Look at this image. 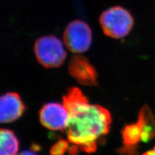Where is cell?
Instances as JSON below:
<instances>
[{"mask_svg":"<svg viewBox=\"0 0 155 155\" xmlns=\"http://www.w3.org/2000/svg\"><path fill=\"white\" fill-rule=\"evenodd\" d=\"M69 113L65 128L69 141L86 153L96 150L100 140L107 134L111 124L109 111L98 105H91L76 87L70 89L64 97Z\"/></svg>","mask_w":155,"mask_h":155,"instance_id":"1","label":"cell"},{"mask_svg":"<svg viewBox=\"0 0 155 155\" xmlns=\"http://www.w3.org/2000/svg\"><path fill=\"white\" fill-rule=\"evenodd\" d=\"M99 23L104 35L114 39L124 38L129 35L134 27L131 13L125 8L117 5L101 12Z\"/></svg>","mask_w":155,"mask_h":155,"instance_id":"2","label":"cell"},{"mask_svg":"<svg viewBox=\"0 0 155 155\" xmlns=\"http://www.w3.org/2000/svg\"><path fill=\"white\" fill-rule=\"evenodd\" d=\"M122 137L126 149H134L140 142H147L155 137V117L148 106L140 109L137 123L126 126Z\"/></svg>","mask_w":155,"mask_h":155,"instance_id":"3","label":"cell"},{"mask_svg":"<svg viewBox=\"0 0 155 155\" xmlns=\"http://www.w3.org/2000/svg\"><path fill=\"white\" fill-rule=\"evenodd\" d=\"M34 51L38 62L46 68L60 67L67 56L62 42L53 35L39 38L34 45Z\"/></svg>","mask_w":155,"mask_h":155,"instance_id":"4","label":"cell"},{"mask_svg":"<svg viewBox=\"0 0 155 155\" xmlns=\"http://www.w3.org/2000/svg\"><path fill=\"white\" fill-rule=\"evenodd\" d=\"M63 38L65 46L74 53L81 54L89 49L93 40L90 26L86 22L76 19L65 27Z\"/></svg>","mask_w":155,"mask_h":155,"instance_id":"5","label":"cell"},{"mask_svg":"<svg viewBox=\"0 0 155 155\" xmlns=\"http://www.w3.org/2000/svg\"><path fill=\"white\" fill-rule=\"evenodd\" d=\"M40 119L41 124L48 129L63 130L67 127L69 113L64 105L49 103L41 109Z\"/></svg>","mask_w":155,"mask_h":155,"instance_id":"6","label":"cell"},{"mask_svg":"<svg viewBox=\"0 0 155 155\" xmlns=\"http://www.w3.org/2000/svg\"><path fill=\"white\" fill-rule=\"evenodd\" d=\"M69 71L71 76L82 85H97L96 71L84 56L76 55L72 57L69 64Z\"/></svg>","mask_w":155,"mask_h":155,"instance_id":"7","label":"cell"},{"mask_svg":"<svg viewBox=\"0 0 155 155\" xmlns=\"http://www.w3.org/2000/svg\"><path fill=\"white\" fill-rule=\"evenodd\" d=\"M20 96L15 93L5 94L0 99V120L2 123H10L21 117L25 110Z\"/></svg>","mask_w":155,"mask_h":155,"instance_id":"8","label":"cell"},{"mask_svg":"<svg viewBox=\"0 0 155 155\" xmlns=\"http://www.w3.org/2000/svg\"><path fill=\"white\" fill-rule=\"evenodd\" d=\"M0 155H16L19 149V142L16 135L11 130L1 129Z\"/></svg>","mask_w":155,"mask_h":155,"instance_id":"9","label":"cell"},{"mask_svg":"<svg viewBox=\"0 0 155 155\" xmlns=\"http://www.w3.org/2000/svg\"><path fill=\"white\" fill-rule=\"evenodd\" d=\"M68 143L65 140H60L51 148V155H64L67 150Z\"/></svg>","mask_w":155,"mask_h":155,"instance_id":"10","label":"cell"},{"mask_svg":"<svg viewBox=\"0 0 155 155\" xmlns=\"http://www.w3.org/2000/svg\"><path fill=\"white\" fill-rule=\"evenodd\" d=\"M18 155H37V154L30 151H25L21 152V153H19Z\"/></svg>","mask_w":155,"mask_h":155,"instance_id":"11","label":"cell"},{"mask_svg":"<svg viewBox=\"0 0 155 155\" xmlns=\"http://www.w3.org/2000/svg\"><path fill=\"white\" fill-rule=\"evenodd\" d=\"M142 155H155V147H154V148L150 150V151H148L146 153H143Z\"/></svg>","mask_w":155,"mask_h":155,"instance_id":"12","label":"cell"}]
</instances>
